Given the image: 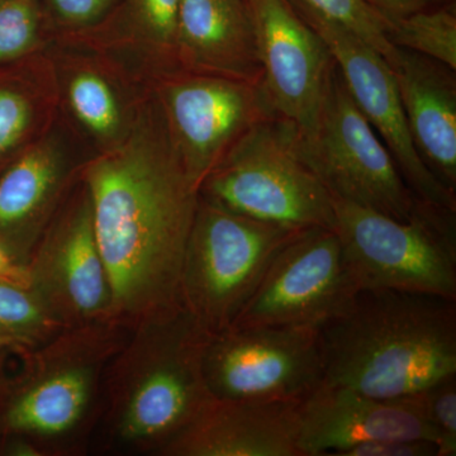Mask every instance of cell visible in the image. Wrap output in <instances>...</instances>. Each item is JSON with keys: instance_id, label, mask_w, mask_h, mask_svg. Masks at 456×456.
Listing matches in <instances>:
<instances>
[{"instance_id": "7402d4cb", "label": "cell", "mask_w": 456, "mask_h": 456, "mask_svg": "<svg viewBox=\"0 0 456 456\" xmlns=\"http://www.w3.org/2000/svg\"><path fill=\"white\" fill-rule=\"evenodd\" d=\"M56 322L31 288L0 281V332L27 342L46 334Z\"/></svg>"}, {"instance_id": "4316f807", "label": "cell", "mask_w": 456, "mask_h": 456, "mask_svg": "<svg viewBox=\"0 0 456 456\" xmlns=\"http://www.w3.org/2000/svg\"><path fill=\"white\" fill-rule=\"evenodd\" d=\"M31 118V104L22 94L0 89V155L22 139Z\"/></svg>"}, {"instance_id": "ffe728a7", "label": "cell", "mask_w": 456, "mask_h": 456, "mask_svg": "<svg viewBox=\"0 0 456 456\" xmlns=\"http://www.w3.org/2000/svg\"><path fill=\"white\" fill-rule=\"evenodd\" d=\"M389 41L456 71V7L454 0L389 23Z\"/></svg>"}, {"instance_id": "484cf974", "label": "cell", "mask_w": 456, "mask_h": 456, "mask_svg": "<svg viewBox=\"0 0 456 456\" xmlns=\"http://www.w3.org/2000/svg\"><path fill=\"white\" fill-rule=\"evenodd\" d=\"M179 3L180 0H131L132 16L137 25L161 49L176 50Z\"/></svg>"}, {"instance_id": "277c9868", "label": "cell", "mask_w": 456, "mask_h": 456, "mask_svg": "<svg viewBox=\"0 0 456 456\" xmlns=\"http://www.w3.org/2000/svg\"><path fill=\"white\" fill-rule=\"evenodd\" d=\"M336 228L358 290L456 299V209L417 200L407 220L334 198Z\"/></svg>"}, {"instance_id": "7c38bea8", "label": "cell", "mask_w": 456, "mask_h": 456, "mask_svg": "<svg viewBox=\"0 0 456 456\" xmlns=\"http://www.w3.org/2000/svg\"><path fill=\"white\" fill-rule=\"evenodd\" d=\"M253 20L263 86L279 116L310 126L335 60L289 0H245Z\"/></svg>"}, {"instance_id": "e0dca14e", "label": "cell", "mask_w": 456, "mask_h": 456, "mask_svg": "<svg viewBox=\"0 0 456 456\" xmlns=\"http://www.w3.org/2000/svg\"><path fill=\"white\" fill-rule=\"evenodd\" d=\"M176 51L184 64L203 75L263 82L245 0H180Z\"/></svg>"}, {"instance_id": "3957f363", "label": "cell", "mask_w": 456, "mask_h": 456, "mask_svg": "<svg viewBox=\"0 0 456 456\" xmlns=\"http://www.w3.org/2000/svg\"><path fill=\"white\" fill-rule=\"evenodd\" d=\"M200 196L292 230L336 228L334 197L302 158L296 123L278 114L237 141L203 180Z\"/></svg>"}, {"instance_id": "1f68e13d", "label": "cell", "mask_w": 456, "mask_h": 456, "mask_svg": "<svg viewBox=\"0 0 456 456\" xmlns=\"http://www.w3.org/2000/svg\"><path fill=\"white\" fill-rule=\"evenodd\" d=\"M17 342H22L20 338H14V336L3 334L0 332V350L5 349V347L11 346V345L17 344Z\"/></svg>"}, {"instance_id": "52a82bcc", "label": "cell", "mask_w": 456, "mask_h": 456, "mask_svg": "<svg viewBox=\"0 0 456 456\" xmlns=\"http://www.w3.org/2000/svg\"><path fill=\"white\" fill-rule=\"evenodd\" d=\"M299 149L305 164L336 200L397 220H407L419 200L356 106L336 61L314 119L299 130Z\"/></svg>"}, {"instance_id": "4dcf8cb0", "label": "cell", "mask_w": 456, "mask_h": 456, "mask_svg": "<svg viewBox=\"0 0 456 456\" xmlns=\"http://www.w3.org/2000/svg\"><path fill=\"white\" fill-rule=\"evenodd\" d=\"M0 281H13V283L29 287L28 273L17 265L16 259L2 244H0Z\"/></svg>"}, {"instance_id": "30bf717a", "label": "cell", "mask_w": 456, "mask_h": 456, "mask_svg": "<svg viewBox=\"0 0 456 456\" xmlns=\"http://www.w3.org/2000/svg\"><path fill=\"white\" fill-rule=\"evenodd\" d=\"M165 110L171 143L198 191L237 141L278 114L263 82L215 75L171 83L165 90Z\"/></svg>"}, {"instance_id": "8992f818", "label": "cell", "mask_w": 456, "mask_h": 456, "mask_svg": "<svg viewBox=\"0 0 456 456\" xmlns=\"http://www.w3.org/2000/svg\"><path fill=\"white\" fill-rule=\"evenodd\" d=\"M301 231L254 220L200 196L183 263V305L209 335L224 331L275 255Z\"/></svg>"}, {"instance_id": "2e32d148", "label": "cell", "mask_w": 456, "mask_h": 456, "mask_svg": "<svg viewBox=\"0 0 456 456\" xmlns=\"http://www.w3.org/2000/svg\"><path fill=\"white\" fill-rule=\"evenodd\" d=\"M392 71L417 154L456 193V71L403 49Z\"/></svg>"}, {"instance_id": "cb8c5ba5", "label": "cell", "mask_w": 456, "mask_h": 456, "mask_svg": "<svg viewBox=\"0 0 456 456\" xmlns=\"http://www.w3.org/2000/svg\"><path fill=\"white\" fill-rule=\"evenodd\" d=\"M434 432L437 456L456 455V374L416 393Z\"/></svg>"}, {"instance_id": "5bb4252c", "label": "cell", "mask_w": 456, "mask_h": 456, "mask_svg": "<svg viewBox=\"0 0 456 456\" xmlns=\"http://www.w3.org/2000/svg\"><path fill=\"white\" fill-rule=\"evenodd\" d=\"M29 288L56 320H88L112 311V290L99 253L89 200L45 246Z\"/></svg>"}, {"instance_id": "d6986e66", "label": "cell", "mask_w": 456, "mask_h": 456, "mask_svg": "<svg viewBox=\"0 0 456 456\" xmlns=\"http://www.w3.org/2000/svg\"><path fill=\"white\" fill-rule=\"evenodd\" d=\"M60 176L59 159L51 147H36L0 178V236L12 237L47 203Z\"/></svg>"}, {"instance_id": "f546056e", "label": "cell", "mask_w": 456, "mask_h": 456, "mask_svg": "<svg viewBox=\"0 0 456 456\" xmlns=\"http://www.w3.org/2000/svg\"><path fill=\"white\" fill-rule=\"evenodd\" d=\"M375 12L391 23L419 12L439 7L449 0H365Z\"/></svg>"}, {"instance_id": "9a60e30c", "label": "cell", "mask_w": 456, "mask_h": 456, "mask_svg": "<svg viewBox=\"0 0 456 456\" xmlns=\"http://www.w3.org/2000/svg\"><path fill=\"white\" fill-rule=\"evenodd\" d=\"M298 403L213 398L161 450L175 456H302Z\"/></svg>"}, {"instance_id": "ba28073f", "label": "cell", "mask_w": 456, "mask_h": 456, "mask_svg": "<svg viewBox=\"0 0 456 456\" xmlns=\"http://www.w3.org/2000/svg\"><path fill=\"white\" fill-rule=\"evenodd\" d=\"M203 373L213 398L301 402L323 382L320 332L314 327H230L209 335Z\"/></svg>"}, {"instance_id": "5b68a950", "label": "cell", "mask_w": 456, "mask_h": 456, "mask_svg": "<svg viewBox=\"0 0 456 456\" xmlns=\"http://www.w3.org/2000/svg\"><path fill=\"white\" fill-rule=\"evenodd\" d=\"M208 338L185 307L149 320L119 397L123 439L163 449L212 401L203 373Z\"/></svg>"}, {"instance_id": "f1b7e54d", "label": "cell", "mask_w": 456, "mask_h": 456, "mask_svg": "<svg viewBox=\"0 0 456 456\" xmlns=\"http://www.w3.org/2000/svg\"><path fill=\"white\" fill-rule=\"evenodd\" d=\"M112 0H49L51 9L57 18L68 25H89L99 20Z\"/></svg>"}, {"instance_id": "603a6c76", "label": "cell", "mask_w": 456, "mask_h": 456, "mask_svg": "<svg viewBox=\"0 0 456 456\" xmlns=\"http://www.w3.org/2000/svg\"><path fill=\"white\" fill-rule=\"evenodd\" d=\"M68 95L75 116L95 136L110 137L118 130V103L103 77L89 71L75 75Z\"/></svg>"}, {"instance_id": "44dd1931", "label": "cell", "mask_w": 456, "mask_h": 456, "mask_svg": "<svg viewBox=\"0 0 456 456\" xmlns=\"http://www.w3.org/2000/svg\"><path fill=\"white\" fill-rule=\"evenodd\" d=\"M298 13L323 18L349 29L384 57L391 69L399 49L389 41V23L365 0H289Z\"/></svg>"}, {"instance_id": "8fae6325", "label": "cell", "mask_w": 456, "mask_h": 456, "mask_svg": "<svg viewBox=\"0 0 456 456\" xmlns=\"http://www.w3.org/2000/svg\"><path fill=\"white\" fill-rule=\"evenodd\" d=\"M298 14L326 42L351 97L382 137L408 188L419 200L456 209V193L444 187L417 154L388 62L349 29L312 14Z\"/></svg>"}, {"instance_id": "d4e9b609", "label": "cell", "mask_w": 456, "mask_h": 456, "mask_svg": "<svg viewBox=\"0 0 456 456\" xmlns=\"http://www.w3.org/2000/svg\"><path fill=\"white\" fill-rule=\"evenodd\" d=\"M38 27L40 9L36 0H0V62L32 49Z\"/></svg>"}, {"instance_id": "4fadbf2b", "label": "cell", "mask_w": 456, "mask_h": 456, "mask_svg": "<svg viewBox=\"0 0 456 456\" xmlns=\"http://www.w3.org/2000/svg\"><path fill=\"white\" fill-rule=\"evenodd\" d=\"M302 456H338L364 443L426 439L435 443L416 393L393 399L321 383L297 407Z\"/></svg>"}, {"instance_id": "83f0119b", "label": "cell", "mask_w": 456, "mask_h": 456, "mask_svg": "<svg viewBox=\"0 0 456 456\" xmlns=\"http://www.w3.org/2000/svg\"><path fill=\"white\" fill-rule=\"evenodd\" d=\"M338 456H437V445L426 439H388L360 444Z\"/></svg>"}, {"instance_id": "9c48e42d", "label": "cell", "mask_w": 456, "mask_h": 456, "mask_svg": "<svg viewBox=\"0 0 456 456\" xmlns=\"http://www.w3.org/2000/svg\"><path fill=\"white\" fill-rule=\"evenodd\" d=\"M358 292L338 232L307 228L275 255L231 327L320 329L346 310Z\"/></svg>"}, {"instance_id": "6da1fadb", "label": "cell", "mask_w": 456, "mask_h": 456, "mask_svg": "<svg viewBox=\"0 0 456 456\" xmlns=\"http://www.w3.org/2000/svg\"><path fill=\"white\" fill-rule=\"evenodd\" d=\"M112 311L147 320L184 307L182 272L200 191L169 136L143 134L86 174Z\"/></svg>"}, {"instance_id": "7a4b0ae2", "label": "cell", "mask_w": 456, "mask_h": 456, "mask_svg": "<svg viewBox=\"0 0 456 456\" xmlns=\"http://www.w3.org/2000/svg\"><path fill=\"white\" fill-rule=\"evenodd\" d=\"M318 332L326 384L393 399L456 374V299L359 290Z\"/></svg>"}, {"instance_id": "ac0fdd59", "label": "cell", "mask_w": 456, "mask_h": 456, "mask_svg": "<svg viewBox=\"0 0 456 456\" xmlns=\"http://www.w3.org/2000/svg\"><path fill=\"white\" fill-rule=\"evenodd\" d=\"M93 369L69 362L42 375L14 398L5 424L22 434L55 436L82 419L93 391Z\"/></svg>"}]
</instances>
